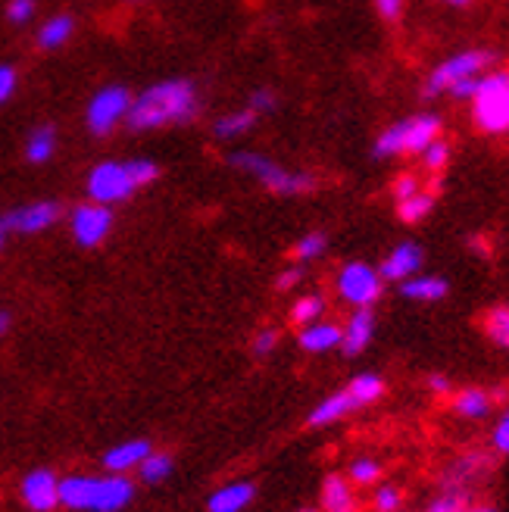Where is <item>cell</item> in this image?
Masks as SVG:
<instances>
[{
  "label": "cell",
  "mask_w": 509,
  "mask_h": 512,
  "mask_svg": "<svg viewBox=\"0 0 509 512\" xmlns=\"http://www.w3.org/2000/svg\"><path fill=\"white\" fill-rule=\"evenodd\" d=\"M60 219V207L50 200H41V203H29V207H19L13 210L7 219H4V228L7 232H19V235H35V232H44Z\"/></svg>",
  "instance_id": "7c38bea8"
},
{
  "label": "cell",
  "mask_w": 509,
  "mask_h": 512,
  "mask_svg": "<svg viewBox=\"0 0 509 512\" xmlns=\"http://www.w3.org/2000/svg\"><path fill=\"white\" fill-rule=\"evenodd\" d=\"M32 13H35V4L32 0H10V7H7V16H10V22H29L32 19Z\"/></svg>",
  "instance_id": "d590c367"
},
{
  "label": "cell",
  "mask_w": 509,
  "mask_h": 512,
  "mask_svg": "<svg viewBox=\"0 0 509 512\" xmlns=\"http://www.w3.org/2000/svg\"><path fill=\"white\" fill-rule=\"evenodd\" d=\"M447 4H469V0H447Z\"/></svg>",
  "instance_id": "7dc6e473"
},
{
  "label": "cell",
  "mask_w": 509,
  "mask_h": 512,
  "mask_svg": "<svg viewBox=\"0 0 509 512\" xmlns=\"http://www.w3.org/2000/svg\"><path fill=\"white\" fill-rule=\"evenodd\" d=\"M54 150H57V132L50 125L35 128L29 141H25V157H29V163H47L54 157Z\"/></svg>",
  "instance_id": "7402d4cb"
},
{
  "label": "cell",
  "mask_w": 509,
  "mask_h": 512,
  "mask_svg": "<svg viewBox=\"0 0 509 512\" xmlns=\"http://www.w3.org/2000/svg\"><path fill=\"white\" fill-rule=\"evenodd\" d=\"M403 4L406 0H375V10L381 19H397L403 13Z\"/></svg>",
  "instance_id": "f35d334b"
},
{
  "label": "cell",
  "mask_w": 509,
  "mask_h": 512,
  "mask_svg": "<svg viewBox=\"0 0 509 512\" xmlns=\"http://www.w3.org/2000/svg\"><path fill=\"white\" fill-rule=\"evenodd\" d=\"M466 512V509H463ZM472 512H497V509H472Z\"/></svg>",
  "instance_id": "c3c4849f"
},
{
  "label": "cell",
  "mask_w": 509,
  "mask_h": 512,
  "mask_svg": "<svg viewBox=\"0 0 509 512\" xmlns=\"http://www.w3.org/2000/svg\"><path fill=\"white\" fill-rule=\"evenodd\" d=\"M491 406H494L491 394L488 391H478V388H466L460 397L453 400V409L463 419H485L491 413Z\"/></svg>",
  "instance_id": "44dd1931"
},
{
  "label": "cell",
  "mask_w": 509,
  "mask_h": 512,
  "mask_svg": "<svg viewBox=\"0 0 509 512\" xmlns=\"http://www.w3.org/2000/svg\"><path fill=\"white\" fill-rule=\"evenodd\" d=\"M253 497H257V488L250 481H232V484H222L219 491H213V497L207 500L210 512H244Z\"/></svg>",
  "instance_id": "2e32d148"
},
{
  "label": "cell",
  "mask_w": 509,
  "mask_h": 512,
  "mask_svg": "<svg viewBox=\"0 0 509 512\" xmlns=\"http://www.w3.org/2000/svg\"><path fill=\"white\" fill-rule=\"evenodd\" d=\"M300 347L310 350V353H328V350L341 347V325L322 322V319L303 325V331H300Z\"/></svg>",
  "instance_id": "ac0fdd59"
},
{
  "label": "cell",
  "mask_w": 509,
  "mask_h": 512,
  "mask_svg": "<svg viewBox=\"0 0 509 512\" xmlns=\"http://www.w3.org/2000/svg\"><path fill=\"white\" fill-rule=\"evenodd\" d=\"M69 225H72V238L82 247H97L110 235L113 213H110V207H104V203H82V207L72 210Z\"/></svg>",
  "instance_id": "30bf717a"
},
{
  "label": "cell",
  "mask_w": 509,
  "mask_h": 512,
  "mask_svg": "<svg viewBox=\"0 0 509 512\" xmlns=\"http://www.w3.org/2000/svg\"><path fill=\"white\" fill-rule=\"evenodd\" d=\"M278 347V331L275 328H263L257 338H253V353L257 356H269Z\"/></svg>",
  "instance_id": "e575fe53"
},
{
  "label": "cell",
  "mask_w": 509,
  "mask_h": 512,
  "mask_svg": "<svg viewBox=\"0 0 509 512\" xmlns=\"http://www.w3.org/2000/svg\"><path fill=\"white\" fill-rule=\"evenodd\" d=\"M303 512H322V509H303Z\"/></svg>",
  "instance_id": "681fc988"
},
{
  "label": "cell",
  "mask_w": 509,
  "mask_h": 512,
  "mask_svg": "<svg viewBox=\"0 0 509 512\" xmlns=\"http://www.w3.org/2000/svg\"><path fill=\"white\" fill-rule=\"evenodd\" d=\"M375 335V319H372V310H353V316L347 319V325L341 328V347L347 356H356L369 347Z\"/></svg>",
  "instance_id": "9a60e30c"
},
{
  "label": "cell",
  "mask_w": 509,
  "mask_h": 512,
  "mask_svg": "<svg viewBox=\"0 0 509 512\" xmlns=\"http://www.w3.org/2000/svg\"><path fill=\"white\" fill-rule=\"evenodd\" d=\"M300 269H288V272H282V275H278V291H288V288H294L297 285V281H300Z\"/></svg>",
  "instance_id": "7bdbcfd3"
},
{
  "label": "cell",
  "mask_w": 509,
  "mask_h": 512,
  "mask_svg": "<svg viewBox=\"0 0 509 512\" xmlns=\"http://www.w3.org/2000/svg\"><path fill=\"white\" fill-rule=\"evenodd\" d=\"M381 478V466L375 463V459H353V463L347 466V481L350 484H363V488H369V484H378Z\"/></svg>",
  "instance_id": "83f0119b"
},
{
  "label": "cell",
  "mask_w": 509,
  "mask_h": 512,
  "mask_svg": "<svg viewBox=\"0 0 509 512\" xmlns=\"http://www.w3.org/2000/svg\"><path fill=\"white\" fill-rule=\"evenodd\" d=\"M422 269V250L416 244H400L388 253V260L381 263L378 275L388 281H406Z\"/></svg>",
  "instance_id": "4fadbf2b"
},
{
  "label": "cell",
  "mask_w": 509,
  "mask_h": 512,
  "mask_svg": "<svg viewBox=\"0 0 509 512\" xmlns=\"http://www.w3.org/2000/svg\"><path fill=\"white\" fill-rule=\"evenodd\" d=\"M4 235H7V228H4V222H0V247H4Z\"/></svg>",
  "instance_id": "bcb514c9"
},
{
  "label": "cell",
  "mask_w": 509,
  "mask_h": 512,
  "mask_svg": "<svg viewBox=\"0 0 509 512\" xmlns=\"http://www.w3.org/2000/svg\"><path fill=\"white\" fill-rule=\"evenodd\" d=\"M125 166H129V172H132V178H135V185H138V188L150 185V182H154V178L160 175V166H157V163H150V160H129Z\"/></svg>",
  "instance_id": "d6a6232c"
},
{
  "label": "cell",
  "mask_w": 509,
  "mask_h": 512,
  "mask_svg": "<svg viewBox=\"0 0 509 512\" xmlns=\"http://www.w3.org/2000/svg\"><path fill=\"white\" fill-rule=\"evenodd\" d=\"M422 153H425V166H428V169H441V166L447 163L450 147H447L444 141H431Z\"/></svg>",
  "instance_id": "836d02e7"
},
{
  "label": "cell",
  "mask_w": 509,
  "mask_h": 512,
  "mask_svg": "<svg viewBox=\"0 0 509 512\" xmlns=\"http://www.w3.org/2000/svg\"><path fill=\"white\" fill-rule=\"evenodd\" d=\"M232 166L241 169V172H250L253 178H260V182L275 191V194H303V191H313V175L307 172H291L285 166H278L260 153H232Z\"/></svg>",
  "instance_id": "5b68a950"
},
{
  "label": "cell",
  "mask_w": 509,
  "mask_h": 512,
  "mask_svg": "<svg viewBox=\"0 0 509 512\" xmlns=\"http://www.w3.org/2000/svg\"><path fill=\"white\" fill-rule=\"evenodd\" d=\"M353 409H360V403L353 400V394L344 388V391H338V394H332V397H325L313 413H310V425L313 428H322V425H335V422H341L344 416H350Z\"/></svg>",
  "instance_id": "d6986e66"
},
{
  "label": "cell",
  "mask_w": 509,
  "mask_h": 512,
  "mask_svg": "<svg viewBox=\"0 0 509 512\" xmlns=\"http://www.w3.org/2000/svg\"><path fill=\"white\" fill-rule=\"evenodd\" d=\"M72 35V19L69 16H54L50 22H44V29L38 32V41L41 47L54 50V47H63Z\"/></svg>",
  "instance_id": "484cf974"
},
{
  "label": "cell",
  "mask_w": 509,
  "mask_h": 512,
  "mask_svg": "<svg viewBox=\"0 0 509 512\" xmlns=\"http://www.w3.org/2000/svg\"><path fill=\"white\" fill-rule=\"evenodd\" d=\"M347 391L353 394V400L360 406H369V403H375L381 394H385V381H381L378 375H372V372H363V375H356L347 384Z\"/></svg>",
  "instance_id": "603a6c76"
},
{
  "label": "cell",
  "mask_w": 509,
  "mask_h": 512,
  "mask_svg": "<svg viewBox=\"0 0 509 512\" xmlns=\"http://www.w3.org/2000/svg\"><path fill=\"white\" fill-rule=\"evenodd\" d=\"M322 313H325V300H322L319 294H310V297H300V300L294 303L291 319H294L297 325H310V322L322 319Z\"/></svg>",
  "instance_id": "f1b7e54d"
},
{
  "label": "cell",
  "mask_w": 509,
  "mask_h": 512,
  "mask_svg": "<svg viewBox=\"0 0 509 512\" xmlns=\"http://www.w3.org/2000/svg\"><path fill=\"white\" fill-rule=\"evenodd\" d=\"M132 497L135 484L116 472L60 478V506L72 512H122Z\"/></svg>",
  "instance_id": "6da1fadb"
},
{
  "label": "cell",
  "mask_w": 509,
  "mask_h": 512,
  "mask_svg": "<svg viewBox=\"0 0 509 512\" xmlns=\"http://www.w3.org/2000/svg\"><path fill=\"white\" fill-rule=\"evenodd\" d=\"M491 444H494V450H497L500 456L509 453V416H506V413H503V419L494 425V441H491Z\"/></svg>",
  "instance_id": "8d00e7d4"
},
{
  "label": "cell",
  "mask_w": 509,
  "mask_h": 512,
  "mask_svg": "<svg viewBox=\"0 0 509 512\" xmlns=\"http://www.w3.org/2000/svg\"><path fill=\"white\" fill-rule=\"evenodd\" d=\"M403 297L419 300V303H435L441 297H447V281L438 275H410L406 281H400Z\"/></svg>",
  "instance_id": "ffe728a7"
},
{
  "label": "cell",
  "mask_w": 509,
  "mask_h": 512,
  "mask_svg": "<svg viewBox=\"0 0 509 512\" xmlns=\"http://www.w3.org/2000/svg\"><path fill=\"white\" fill-rule=\"evenodd\" d=\"M16 91V69L13 66H0V104H7Z\"/></svg>",
  "instance_id": "74e56055"
},
{
  "label": "cell",
  "mask_w": 509,
  "mask_h": 512,
  "mask_svg": "<svg viewBox=\"0 0 509 512\" xmlns=\"http://www.w3.org/2000/svg\"><path fill=\"white\" fill-rule=\"evenodd\" d=\"M428 388L435 391V394H450V381L444 375H431L428 378Z\"/></svg>",
  "instance_id": "ee69618b"
},
{
  "label": "cell",
  "mask_w": 509,
  "mask_h": 512,
  "mask_svg": "<svg viewBox=\"0 0 509 512\" xmlns=\"http://www.w3.org/2000/svg\"><path fill=\"white\" fill-rule=\"evenodd\" d=\"M485 328H488L491 341L506 350V344H509V310H506V306H494Z\"/></svg>",
  "instance_id": "f546056e"
},
{
  "label": "cell",
  "mask_w": 509,
  "mask_h": 512,
  "mask_svg": "<svg viewBox=\"0 0 509 512\" xmlns=\"http://www.w3.org/2000/svg\"><path fill=\"white\" fill-rule=\"evenodd\" d=\"M397 203H400L397 213H400V219H403V222H422V219L431 213V207H435V197H431V194H422V191H416L413 197L397 200Z\"/></svg>",
  "instance_id": "4316f807"
},
{
  "label": "cell",
  "mask_w": 509,
  "mask_h": 512,
  "mask_svg": "<svg viewBox=\"0 0 509 512\" xmlns=\"http://www.w3.org/2000/svg\"><path fill=\"white\" fill-rule=\"evenodd\" d=\"M272 107H275V97H272V91H257V94L250 97V110L257 113V116H260V113H269Z\"/></svg>",
  "instance_id": "ab89813d"
},
{
  "label": "cell",
  "mask_w": 509,
  "mask_h": 512,
  "mask_svg": "<svg viewBox=\"0 0 509 512\" xmlns=\"http://www.w3.org/2000/svg\"><path fill=\"white\" fill-rule=\"evenodd\" d=\"M372 503H375L378 512H397V509L403 506V494L394 488V484H378V491H375Z\"/></svg>",
  "instance_id": "4dcf8cb0"
},
{
  "label": "cell",
  "mask_w": 509,
  "mask_h": 512,
  "mask_svg": "<svg viewBox=\"0 0 509 512\" xmlns=\"http://www.w3.org/2000/svg\"><path fill=\"white\" fill-rule=\"evenodd\" d=\"M253 122H257V113L253 110L228 113V116L216 119V138H238L247 132V128H253Z\"/></svg>",
  "instance_id": "d4e9b609"
},
{
  "label": "cell",
  "mask_w": 509,
  "mask_h": 512,
  "mask_svg": "<svg viewBox=\"0 0 509 512\" xmlns=\"http://www.w3.org/2000/svg\"><path fill=\"white\" fill-rule=\"evenodd\" d=\"M356 491L344 475H328L322 484V512H356Z\"/></svg>",
  "instance_id": "e0dca14e"
},
{
  "label": "cell",
  "mask_w": 509,
  "mask_h": 512,
  "mask_svg": "<svg viewBox=\"0 0 509 512\" xmlns=\"http://www.w3.org/2000/svg\"><path fill=\"white\" fill-rule=\"evenodd\" d=\"M132 107V97L129 91H125L122 85H110L104 91H97L91 97V104H88V125H91V132L94 135H107L110 128L129 113Z\"/></svg>",
  "instance_id": "9c48e42d"
},
{
  "label": "cell",
  "mask_w": 509,
  "mask_h": 512,
  "mask_svg": "<svg viewBox=\"0 0 509 512\" xmlns=\"http://www.w3.org/2000/svg\"><path fill=\"white\" fill-rule=\"evenodd\" d=\"M441 119L438 116H413L406 122L391 125L385 135H378L375 153L378 157H394V153H422L431 141H438Z\"/></svg>",
  "instance_id": "277c9868"
},
{
  "label": "cell",
  "mask_w": 509,
  "mask_h": 512,
  "mask_svg": "<svg viewBox=\"0 0 509 512\" xmlns=\"http://www.w3.org/2000/svg\"><path fill=\"white\" fill-rule=\"evenodd\" d=\"M197 113V91L185 79L160 82L154 88H147L138 100H132L129 107V122L132 128H160L169 122H188Z\"/></svg>",
  "instance_id": "7a4b0ae2"
},
{
  "label": "cell",
  "mask_w": 509,
  "mask_h": 512,
  "mask_svg": "<svg viewBox=\"0 0 509 512\" xmlns=\"http://www.w3.org/2000/svg\"><path fill=\"white\" fill-rule=\"evenodd\" d=\"M150 447L147 441H125V444H116L104 453V466L107 472H116V475H125V472H138V466L150 456Z\"/></svg>",
  "instance_id": "5bb4252c"
},
{
  "label": "cell",
  "mask_w": 509,
  "mask_h": 512,
  "mask_svg": "<svg viewBox=\"0 0 509 512\" xmlns=\"http://www.w3.org/2000/svg\"><path fill=\"white\" fill-rule=\"evenodd\" d=\"M138 475H141L144 484H160V481H166L172 475V456L150 450V456L138 466Z\"/></svg>",
  "instance_id": "cb8c5ba5"
},
{
  "label": "cell",
  "mask_w": 509,
  "mask_h": 512,
  "mask_svg": "<svg viewBox=\"0 0 509 512\" xmlns=\"http://www.w3.org/2000/svg\"><path fill=\"white\" fill-rule=\"evenodd\" d=\"M419 191V185H416V178L413 175H403L400 182L394 185V194H397V200H406V197H413Z\"/></svg>",
  "instance_id": "60d3db41"
},
{
  "label": "cell",
  "mask_w": 509,
  "mask_h": 512,
  "mask_svg": "<svg viewBox=\"0 0 509 512\" xmlns=\"http://www.w3.org/2000/svg\"><path fill=\"white\" fill-rule=\"evenodd\" d=\"M381 278L372 266L366 263H347L338 275V294L353 303L356 310H369V306L381 297Z\"/></svg>",
  "instance_id": "ba28073f"
},
{
  "label": "cell",
  "mask_w": 509,
  "mask_h": 512,
  "mask_svg": "<svg viewBox=\"0 0 509 512\" xmlns=\"http://www.w3.org/2000/svg\"><path fill=\"white\" fill-rule=\"evenodd\" d=\"M475 88H478V75H472V79H463V82H456L450 91H453L456 97H463V100H466V97L475 94Z\"/></svg>",
  "instance_id": "b9f144b4"
},
{
  "label": "cell",
  "mask_w": 509,
  "mask_h": 512,
  "mask_svg": "<svg viewBox=\"0 0 509 512\" xmlns=\"http://www.w3.org/2000/svg\"><path fill=\"white\" fill-rule=\"evenodd\" d=\"M135 191H138V185L125 163H100L88 175V194L94 203H104V207L119 203V200H129Z\"/></svg>",
  "instance_id": "8992f818"
},
{
  "label": "cell",
  "mask_w": 509,
  "mask_h": 512,
  "mask_svg": "<svg viewBox=\"0 0 509 512\" xmlns=\"http://www.w3.org/2000/svg\"><path fill=\"white\" fill-rule=\"evenodd\" d=\"M7 325H10V316H7V313H0V335L7 331Z\"/></svg>",
  "instance_id": "f6af8a7d"
},
{
  "label": "cell",
  "mask_w": 509,
  "mask_h": 512,
  "mask_svg": "<svg viewBox=\"0 0 509 512\" xmlns=\"http://www.w3.org/2000/svg\"><path fill=\"white\" fill-rule=\"evenodd\" d=\"M19 497L32 512H54L60 506V478L50 469H35L22 478Z\"/></svg>",
  "instance_id": "8fae6325"
},
{
  "label": "cell",
  "mask_w": 509,
  "mask_h": 512,
  "mask_svg": "<svg viewBox=\"0 0 509 512\" xmlns=\"http://www.w3.org/2000/svg\"><path fill=\"white\" fill-rule=\"evenodd\" d=\"M325 250V238L322 235H307V238H300L297 247H294V256L300 263H307V260H316V256H322Z\"/></svg>",
  "instance_id": "1f68e13d"
},
{
  "label": "cell",
  "mask_w": 509,
  "mask_h": 512,
  "mask_svg": "<svg viewBox=\"0 0 509 512\" xmlns=\"http://www.w3.org/2000/svg\"><path fill=\"white\" fill-rule=\"evenodd\" d=\"M491 60H494V54H488V50H463V54L450 57L447 63H441L435 72H431V79L425 85V94L450 91L456 82L472 79V75H481V69H488Z\"/></svg>",
  "instance_id": "52a82bcc"
},
{
  "label": "cell",
  "mask_w": 509,
  "mask_h": 512,
  "mask_svg": "<svg viewBox=\"0 0 509 512\" xmlns=\"http://www.w3.org/2000/svg\"><path fill=\"white\" fill-rule=\"evenodd\" d=\"M475 122L485 128L488 135H503L509 128V75L491 72L485 79H478L475 94Z\"/></svg>",
  "instance_id": "3957f363"
}]
</instances>
